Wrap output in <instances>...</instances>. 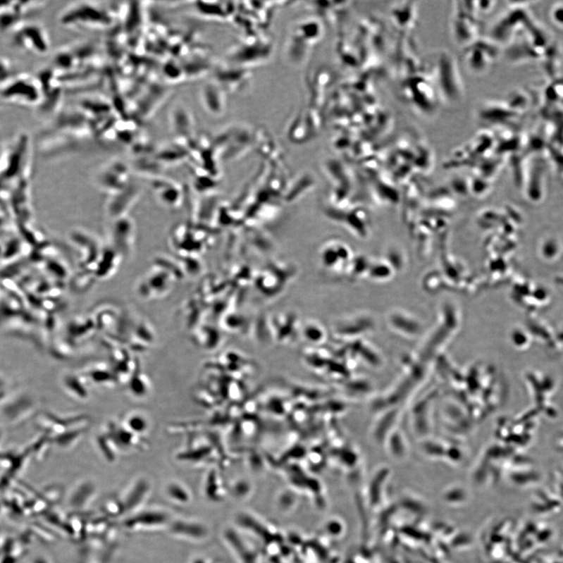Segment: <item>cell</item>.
<instances>
[{
	"label": "cell",
	"instance_id": "4",
	"mask_svg": "<svg viewBox=\"0 0 563 563\" xmlns=\"http://www.w3.org/2000/svg\"><path fill=\"white\" fill-rule=\"evenodd\" d=\"M151 493V485L145 479L135 481L132 487L127 491L123 501L120 503L123 512H125L130 516L137 513V511L144 505Z\"/></svg>",
	"mask_w": 563,
	"mask_h": 563
},
{
	"label": "cell",
	"instance_id": "6",
	"mask_svg": "<svg viewBox=\"0 0 563 563\" xmlns=\"http://www.w3.org/2000/svg\"><path fill=\"white\" fill-rule=\"evenodd\" d=\"M170 532L180 538L195 539L202 537V529L199 525L185 519H177L169 524Z\"/></svg>",
	"mask_w": 563,
	"mask_h": 563
},
{
	"label": "cell",
	"instance_id": "3",
	"mask_svg": "<svg viewBox=\"0 0 563 563\" xmlns=\"http://www.w3.org/2000/svg\"><path fill=\"white\" fill-rule=\"evenodd\" d=\"M169 516L159 510L135 513L124 521L125 528L131 531L154 530L169 524Z\"/></svg>",
	"mask_w": 563,
	"mask_h": 563
},
{
	"label": "cell",
	"instance_id": "2",
	"mask_svg": "<svg viewBox=\"0 0 563 563\" xmlns=\"http://www.w3.org/2000/svg\"><path fill=\"white\" fill-rule=\"evenodd\" d=\"M42 88L38 78L21 75L4 83L0 88V96L8 103L32 106L41 101L44 94Z\"/></svg>",
	"mask_w": 563,
	"mask_h": 563
},
{
	"label": "cell",
	"instance_id": "8",
	"mask_svg": "<svg viewBox=\"0 0 563 563\" xmlns=\"http://www.w3.org/2000/svg\"><path fill=\"white\" fill-rule=\"evenodd\" d=\"M125 426L128 427V430L132 431V433L138 434L145 433L147 430V423L144 417L140 415H131L126 419Z\"/></svg>",
	"mask_w": 563,
	"mask_h": 563
},
{
	"label": "cell",
	"instance_id": "5",
	"mask_svg": "<svg viewBox=\"0 0 563 563\" xmlns=\"http://www.w3.org/2000/svg\"><path fill=\"white\" fill-rule=\"evenodd\" d=\"M96 495V487L91 482H82L75 490L70 498V505L76 509H84L91 503Z\"/></svg>",
	"mask_w": 563,
	"mask_h": 563
},
{
	"label": "cell",
	"instance_id": "9",
	"mask_svg": "<svg viewBox=\"0 0 563 563\" xmlns=\"http://www.w3.org/2000/svg\"><path fill=\"white\" fill-rule=\"evenodd\" d=\"M553 20L559 26L563 27V6H557L553 11Z\"/></svg>",
	"mask_w": 563,
	"mask_h": 563
},
{
	"label": "cell",
	"instance_id": "7",
	"mask_svg": "<svg viewBox=\"0 0 563 563\" xmlns=\"http://www.w3.org/2000/svg\"><path fill=\"white\" fill-rule=\"evenodd\" d=\"M166 493L169 500L176 504H187L190 500L189 491L179 482L169 483Z\"/></svg>",
	"mask_w": 563,
	"mask_h": 563
},
{
	"label": "cell",
	"instance_id": "1",
	"mask_svg": "<svg viewBox=\"0 0 563 563\" xmlns=\"http://www.w3.org/2000/svg\"><path fill=\"white\" fill-rule=\"evenodd\" d=\"M11 44L20 51L34 55H45L51 42L45 27L34 21H24L11 32Z\"/></svg>",
	"mask_w": 563,
	"mask_h": 563
}]
</instances>
